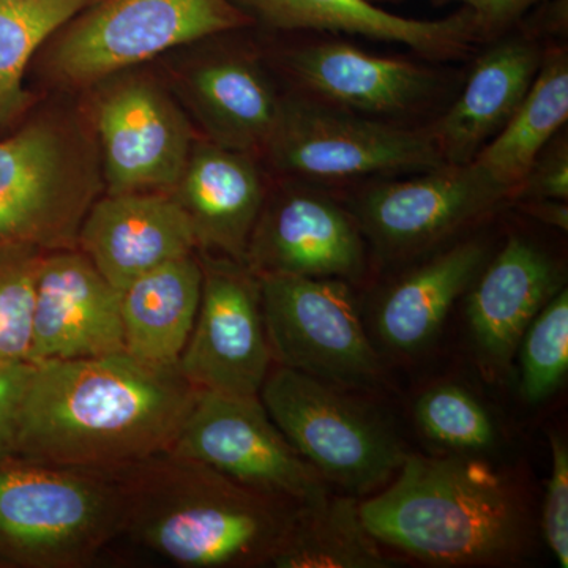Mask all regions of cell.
Here are the masks:
<instances>
[{
  "mask_svg": "<svg viewBox=\"0 0 568 568\" xmlns=\"http://www.w3.org/2000/svg\"><path fill=\"white\" fill-rule=\"evenodd\" d=\"M244 264L254 275L355 280L365 268L361 226L331 197L291 190L264 203Z\"/></svg>",
  "mask_w": 568,
  "mask_h": 568,
  "instance_id": "9a60e30c",
  "label": "cell"
},
{
  "mask_svg": "<svg viewBox=\"0 0 568 568\" xmlns=\"http://www.w3.org/2000/svg\"><path fill=\"white\" fill-rule=\"evenodd\" d=\"M170 454L293 504L315 503L328 493L324 478L291 446L260 396L196 390Z\"/></svg>",
  "mask_w": 568,
  "mask_h": 568,
  "instance_id": "30bf717a",
  "label": "cell"
},
{
  "mask_svg": "<svg viewBox=\"0 0 568 568\" xmlns=\"http://www.w3.org/2000/svg\"><path fill=\"white\" fill-rule=\"evenodd\" d=\"M521 395L532 405L555 394L568 369V294L560 290L534 317L521 342Z\"/></svg>",
  "mask_w": 568,
  "mask_h": 568,
  "instance_id": "83f0119b",
  "label": "cell"
},
{
  "mask_svg": "<svg viewBox=\"0 0 568 568\" xmlns=\"http://www.w3.org/2000/svg\"><path fill=\"white\" fill-rule=\"evenodd\" d=\"M458 2L466 3L467 9L476 10L480 0H458Z\"/></svg>",
  "mask_w": 568,
  "mask_h": 568,
  "instance_id": "d590c367",
  "label": "cell"
},
{
  "mask_svg": "<svg viewBox=\"0 0 568 568\" xmlns=\"http://www.w3.org/2000/svg\"><path fill=\"white\" fill-rule=\"evenodd\" d=\"M544 532L560 567H568V450L562 437L551 435V474L544 506Z\"/></svg>",
  "mask_w": 568,
  "mask_h": 568,
  "instance_id": "4dcf8cb0",
  "label": "cell"
},
{
  "mask_svg": "<svg viewBox=\"0 0 568 568\" xmlns=\"http://www.w3.org/2000/svg\"><path fill=\"white\" fill-rule=\"evenodd\" d=\"M379 544L435 566H474L521 548L523 514L506 480L466 457L406 455L388 488L361 503Z\"/></svg>",
  "mask_w": 568,
  "mask_h": 568,
  "instance_id": "3957f363",
  "label": "cell"
},
{
  "mask_svg": "<svg viewBox=\"0 0 568 568\" xmlns=\"http://www.w3.org/2000/svg\"><path fill=\"white\" fill-rule=\"evenodd\" d=\"M290 69L321 100L357 114L409 110L435 88V74L416 63L381 58L339 41L293 52Z\"/></svg>",
  "mask_w": 568,
  "mask_h": 568,
  "instance_id": "ffe728a7",
  "label": "cell"
},
{
  "mask_svg": "<svg viewBox=\"0 0 568 568\" xmlns=\"http://www.w3.org/2000/svg\"><path fill=\"white\" fill-rule=\"evenodd\" d=\"M541 0H480L474 18L478 33H495L514 24Z\"/></svg>",
  "mask_w": 568,
  "mask_h": 568,
  "instance_id": "836d02e7",
  "label": "cell"
},
{
  "mask_svg": "<svg viewBox=\"0 0 568 568\" xmlns=\"http://www.w3.org/2000/svg\"><path fill=\"white\" fill-rule=\"evenodd\" d=\"M416 416L429 439L454 450L480 452L495 443V426L487 409L455 384L426 390L418 398Z\"/></svg>",
  "mask_w": 568,
  "mask_h": 568,
  "instance_id": "f1b7e54d",
  "label": "cell"
},
{
  "mask_svg": "<svg viewBox=\"0 0 568 568\" xmlns=\"http://www.w3.org/2000/svg\"><path fill=\"white\" fill-rule=\"evenodd\" d=\"M523 209L540 222L551 224L558 230H568V207L566 201L526 200Z\"/></svg>",
  "mask_w": 568,
  "mask_h": 568,
  "instance_id": "e575fe53",
  "label": "cell"
},
{
  "mask_svg": "<svg viewBox=\"0 0 568 568\" xmlns=\"http://www.w3.org/2000/svg\"><path fill=\"white\" fill-rule=\"evenodd\" d=\"M568 119V63L562 52L541 61L536 80L504 129L478 152L476 163L514 196L549 140Z\"/></svg>",
  "mask_w": 568,
  "mask_h": 568,
  "instance_id": "d4e9b609",
  "label": "cell"
},
{
  "mask_svg": "<svg viewBox=\"0 0 568 568\" xmlns=\"http://www.w3.org/2000/svg\"><path fill=\"white\" fill-rule=\"evenodd\" d=\"M121 532L112 470L0 463V568L89 567Z\"/></svg>",
  "mask_w": 568,
  "mask_h": 568,
  "instance_id": "277c9868",
  "label": "cell"
},
{
  "mask_svg": "<svg viewBox=\"0 0 568 568\" xmlns=\"http://www.w3.org/2000/svg\"><path fill=\"white\" fill-rule=\"evenodd\" d=\"M78 250L122 291L160 265L197 252L193 227L170 193L110 194L82 220Z\"/></svg>",
  "mask_w": 568,
  "mask_h": 568,
  "instance_id": "2e32d148",
  "label": "cell"
},
{
  "mask_svg": "<svg viewBox=\"0 0 568 568\" xmlns=\"http://www.w3.org/2000/svg\"><path fill=\"white\" fill-rule=\"evenodd\" d=\"M510 200L476 163L381 183L358 201V226L381 250L409 253L443 241Z\"/></svg>",
  "mask_w": 568,
  "mask_h": 568,
  "instance_id": "4fadbf2b",
  "label": "cell"
},
{
  "mask_svg": "<svg viewBox=\"0 0 568 568\" xmlns=\"http://www.w3.org/2000/svg\"><path fill=\"white\" fill-rule=\"evenodd\" d=\"M559 291V272L548 254L511 235L467 302L470 331L485 357L508 364L526 328Z\"/></svg>",
  "mask_w": 568,
  "mask_h": 568,
  "instance_id": "44dd1931",
  "label": "cell"
},
{
  "mask_svg": "<svg viewBox=\"0 0 568 568\" xmlns=\"http://www.w3.org/2000/svg\"><path fill=\"white\" fill-rule=\"evenodd\" d=\"M170 194L192 224L197 253L245 263L265 203L263 179L250 153L215 142L196 145Z\"/></svg>",
  "mask_w": 568,
  "mask_h": 568,
  "instance_id": "e0dca14e",
  "label": "cell"
},
{
  "mask_svg": "<svg viewBox=\"0 0 568 568\" xmlns=\"http://www.w3.org/2000/svg\"><path fill=\"white\" fill-rule=\"evenodd\" d=\"M97 0H0V132L31 106L29 61L44 40Z\"/></svg>",
  "mask_w": 568,
  "mask_h": 568,
  "instance_id": "4316f807",
  "label": "cell"
},
{
  "mask_svg": "<svg viewBox=\"0 0 568 568\" xmlns=\"http://www.w3.org/2000/svg\"><path fill=\"white\" fill-rule=\"evenodd\" d=\"M260 398L298 455L354 495L386 485L406 457L386 426L316 377L276 365Z\"/></svg>",
  "mask_w": 568,
  "mask_h": 568,
  "instance_id": "8992f818",
  "label": "cell"
},
{
  "mask_svg": "<svg viewBox=\"0 0 568 568\" xmlns=\"http://www.w3.org/2000/svg\"><path fill=\"white\" fill-rule=\"evenodd\" d=\"M110 194L170 193L193 149L192 130L168 93L134 78L104 93L95 112Z\"/></svg>",
  "mask_w": 568,
  "mask_h": 568,
  "instance_id": "7c38bea8",
  "label": "cell"
},
{
  "mask_svg": "<svg viewBox=\"0 0 568 568\" xmlns=\"http://www.w3.org/2000/svg\"><path fill=\"white\" fill-rule=\"evenodd\" d=\"M121 295L81 250L43 256L37 275L29 362L125 353Z\"/></svg>",
  "mask_w": 568,
  "mask_h": 568,
  "instance_id": "5bb4252c",
  "label": "cell"
},
{
  "mask_svg": "<svg viewBox=\"0 0 568 568\" xmlns=\"http://www.w3.org/2000/svg\"><path fill=\"white\" fill-rule=\"evenodd\" d=\"M203 291V265L192 253L153 268L121 295L125 353L160 368H178Z\"/></svg>",
  "mask_w": 568,
  "mask_h": 568,
  "instance_id": "7402d4cb",
  "label": "cell"
},
{
  "mask_svg": "<svg viewBox=\"0 0 568 568\" xmlns=\"http://www.w3.org/2000/svg\"><path fill=\"white\" fill-rule=\"evenodd\" d=\"M47 254L0 257V365L29 362L37 275Z\"/></svg>",
  "mask_w": 568,
  "mask_h": 568,
  "instance_id": "f546056e",
  "label": "cell"
},
{
  "mask_svg": "<svg viewBox=\"0 0 568 568\" xmlns=\"http://www.w3.org/2000/svg\"><path fill=\"white\" fill-rule=\"evenodd\" d=\"M265 151L283 173L317 181L446 166L428 130L388 125L315 102L282 103Z\"/></svg>",
  "mask_w": 568,
  "mask_h": 568,
  "instance_id": "9c48e42d",
  "label": "cell"
},
{
  "mask_svg": "<svg viewBox=\"0 0 568 568\" xmlns=\"http://www.w3.org/2000/svg\"><path fill=\"white\" fill-rule=\"evenodd\" d=\"M250 20L280 31L346 33L405 44L429 58L462 54L477 36L470 9L444 20H414L372 0H231Z\"/></svg>",
  "mask_w": 568,
  "mask_h": 568,
  "instance_id": "ac0fdd59",
  "label": "cell"
},
{
  "mask_svg": "<svg viewBox=\"0 0 568 568\" xmlns=\"http://www.w3.org/2000/svg\"><path fill=\"white\" fill-rule=\"evenodd\" d=\"M203 291L178 369L196 390L260 396L272 354L260 278L245 264L200 253Z\"/></svg>",
  "mask_w": 568,
  "mask_h": 568,
  "instance_id": "8fae6325",
  "label": "cell"
},
{
  "mask_svg": "<svg viewBox=\"0 0 568 568\" xmlns=\"http://www.w3.org/2000/svg\"><path fill=\"white\" fill-rule=\"evenodd\" d=\"M268 566L276 568H387L361 517V503L349 496L325 495L297 504L293 519Z\"/></svg>",
  "mask_w": 568,
  "mask_h": 568,
  "instance_id": "484cf974",
  "label": "cell"
},
{
  "mask_svg": "<svg viewBox=\"0 0 568 568\" xmlns=\"http://www.w3.org/2000/svg\"><path fill=\"white\" fill-rule=\"evenodd\" d=\"M196 388L126 353L33 364L17 458L110 470L170 454Z\"/></svg>",
  "mask_w": 568,
  "mask_h": 568,
  "instance_id": "6da1fadb",
  "label": "cell"
},
{
  "mask_svg": "<svg viewBox=\"0 0 568 568\" xmlns=\"http://www.w3.org/2000/svg\"><path fill=\"white\" fill-rule=\"evenodd\" d=\"M250 22L231 0H97L55 43L52 69L71 84H92Z\"/></svg>",
  "mask_w": 568,
  "mask_h": 568,
  "instance_id": "52a82bcc",
  "label": "cell"
},
{
  "mask_svg": "<svg viewBox=\"0 0 568 568\" xmlns=\"http://www.w3.org/2000/svg\"><path fill=\"white\" fill-rule=\"evenodd\" d=\"M190 100L215 144L252 153L267 148L282 102L263 70L242 55H220L194 67Z\"/></svg>",
  "mask_w": 568,
  "mask_h": 568,
  "instance_id": "603a6c76",
  "label": "cell"
},
{
  "mask_svg": "<svg viewBox=\"0 0 568 568\" xmlns=\"http://www.w3.org/2000/svg\"><path fill=\"white\" fill-rule=\"evenodd\" d=\"M97 190L91 153L69 126L37 119L0 140V257L78 248Z\"/></svg>",
  "mask_w": 568,
  "mask_h": 568,
  "instance_id": "5b68a950",
  "label": "cell"
},
{
  "mask_svg": "<svg viewBox=\"0 0 568 568\" xmlns=\"http://www.w3.org/2000/svg\"><path fill=\"white\" fill-rule=\"evenodd\" d=\"M32 372L31 362L0 365V463L17 458L21 407Z\"/></svg>",
  "mask_w": 568,
  "mask_h": 568,
  "instance_id": "1f68e13d",
  "label": "cell"
},
{
  "mask_svg": "<svg viewBox=\"0 0 568 568\" xmlns=\"http://www.w3.org/2000/svg\"><path fill=\"white\" fill-rule=\"evenodd\" d=\"M110 470L121 538L175 567L268 566L297 506L171 454Z\"/></svg>",
  "mask_w": 568,
  "mask_h": 568,
  "instance_id": "7a4b0ae2",
  "label": "cell"
},
{
  "mask_svg": "<svg viewBox=\"0 0 568 568\" xmlns=\"http://www.w3.org/2000/svg\"><path fill=\"white\" fill-rule=\"evenodd\" d=\"M265 335L275 365L332 386H364L379 358L343 280L256 275Z\"/></svg>",
  "mask_w": 568,
  "mask_h": 568,
  "instance_id": "ba28073f",
  "label": "cell"
},
{
  "mask_svg": "<svg viewBox=\"0 0 568 568\" xmlns=\"http://www.w3.org/2000/svg\"><path fill=\"white\" fill-rule=\"evenodd\" d=\"M484 245L454 246L396 283L379 308L377 331L399 353L424 347L485 263Z\"/></svg>",
  "mask_w": 568,
  "mask_h": 568,
  "instance_id": "cb8c5ba5",
  "label": "cell"
},
{
  "mask_svg": "<svg viewBox=\"0 0 568 568\" xmlns=\"http://www.w3.org/2000/svg\"><path fill=\"white\" fill-rule=\"evenodd\" d=\"M372 2H375V3H376V2H381V0H372Z\"/></svg>",
  "mask_w": 568,
  "mask_h": 568,
  "instance_id": "8d00e7d4",
  "label": "cell"
},
{
  "mask_svg": "<svg viewBox=\"0 0 568 568\" xmlns=\"http://www.w3.org/2000/svg\"><path fill=\"white\" fill-rule=\"evenodd\" d=\"M568 197L567 145L552 149L551 153L538 156L525 181L519 183L511 200H555Z\"/></svg>",
  "mask_w": 568,
  "mask_h": 568,
  "instance_id": "d6a6232c",
  "label": "cell"
},
{
  "mask_svg": "<svg viewBox=\"0 0 568 568\" xmlns=\"http://www.w3.org/2000/svg\"><path fill=\"white\" fill-rule=\"evenodd\" d=\"M544 55L525 39L495 44L478 59L465 91L429 129L444 163L469 164L525 100Z\"/></svg>",
  "mask_w": 568,
  "mask_h": 568,
  "instance_id": "d6986e66",
  "label": "cell"
}]
</instances>
